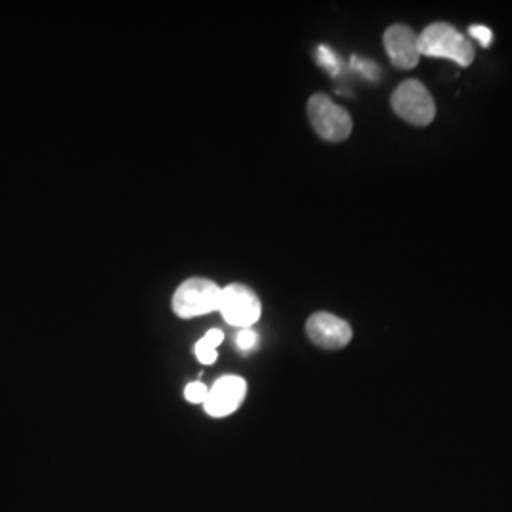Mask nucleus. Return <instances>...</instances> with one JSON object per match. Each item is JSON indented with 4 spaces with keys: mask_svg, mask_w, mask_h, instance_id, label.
<instances>
[{
    "mask_svg": "<svg viewBox=\"0 0 512 512\" xmlns=\"http://www.w3.org/2000/svg\"><path fill=\"white\" fill-rule=\"evenodd\" d=\"M393 110L412 126H429L435 120V101L418 80H406L391 95Z\"/></svg>",
    "mask_w": 512,
    "mask_h": 512,
    "instance_id": "4",
    "label": "nucleus"
},
{
    "mask_svg": "<svg viewBox=\"0 0 512 512\" xmlns=\"http://www.w3.org/2000/svg\"><path fill=\"white\" fill-rule=\"evenodd\" d=\"M385 52L397 69H414L420 63L418 35L406 25H391L385 31Z\"/></svg>",
    "mask_w": 512,
    "mask_h": 512,
    "instance_id": "8",
    "label": "nucleus"
},
{
    "mask_svg": "<svg viewBox=\"0 0 512 512\" xmlns=\"http://www.w3.org/2000/svg\"><path fill=\"white\" fill-rule=\"evenodd\" d=\"M308 116L317 135L329 143H342L351 135L353 122L348 110L336 105L325 93H317L308 101Z\"/></svg>",
    "mask_w": 512,
    "mask_h": 512,
    "instance_id": "2",
    "label": "nucleus"
},
{
    "mask_svg": "<svg viewBox=\"0 0 512 512\" xmlns=\"http://www.w3.org/2000/svg\"><path fill=\"white\" fill-rule=\"evenodd\" d=\"M420 55L444 57L456 61L461 67H469L475 61V48L469 38L459 35L448 23H433L418 35Z\"/></svg>",
    "mask_w": 512,
    "mask_h": 512,
    "instance_id": "1",
    "label": "nucleus"
},
{
    "mask_svg": "<svg viewBox=\"0 0 512 512\" xmlns=\"http://www.w3.org/2000/svg\"><path fill=\"white\" fill-rule=\"evenodd\" d=\"M256 344H258V336H256L255 330H239L238 336H236V346H238L239 351L249 353V351H253L256 348Z\"/></svg>",
    "mask_w": 512,
    "mask_h": 512,
    "instance_id": "12",
    "label": "nucleus"
},
{
    "mask_svg": "<svg viewBox=\"0 0 512 512\" xmlns=\"http://www.w3.org/2000/svg\"><path fill=\"white\" fill-rule=\"evenodd\" d=\"M317 61H319V65H321L327 73L332 74V76H336V74L340 73V69H342L340 57L334 54L327 46H319V48H317Z\"/></svg>",
    "mask_w": 512,
    "mask_h": 512,
    "instance_id": "9",
    "label": "nucleus"
},
{
    "mask_svg": "<svg viewBox=\"0 0 512 512\" xmlns=\"http://www.w3.org/2000/svg\"><path fill=\"white\" fill-rule=\"evenodd\" d=\"M351 65H353V69H357L359 73L365 74L368 80H376V78H378V67H376L372 61L359 59L357 55H353V57H351Z\"/></svg>",
    "mask_w": 512,
    "mask_h": 512,
    "instance_id": "13",
    "label": "nucleus"
},
{
    "mask_svg": "<svg viewBox=\"0 0 512 512\" xmlns=\"http://www.w3.org/2000/svg\"><path fill=\"white\" fill-rule=\"evenodd\" d=\"M469 35L476 38L482 46H490V44H492V38H494L492 29L486 27V25H473V27L469 29Z\"/></svg>",
    "mask_w": 512,
    "mask_h": 512,
    "instance_id": "14",
    "label": "nucleus"
},
{
    "mask_svg": "<svg viewBox=\"0 0 512 512\" xmlns=\"http://www.w3.org/2000/svg\"><path fill=\"white\" fill-rule=\"evenodd\" d=\"M207 393H209V387H205L202 382H194V384L186 385L184 389V397L188 403L203 404L207 399Z\"/></svg>",
    "mask_w": 512,
    "mask_h": 512,
    "instance_id": "11",
    "label": "nucleus"
},
{
    "mask_svg": "<svg viewBox=\"0 0 512 512\" xmlns=\"http://www.w3.org/2000/svg\"><path fill=\"white\" fill-rule=\"evenodd\" d=\"M220 293L222 289L211 279H186L173 294V311L183 319L219 311Z\"/></svg>",
    "mask_w": 512,
    "mask_h": 512,
    "instance_id": "3",
    "label": "nucleus"
},
{
    "mask_svg": "<svg viewBox=\"0 0 512 512\" xmlns=\"http://www.w3.org/2000/svg\"><path fill=\"white\" fill-rule=\"evenodd\" d=\"M219 311L228 325L239 329H251L260 319L262 304L253 289L234 283L222 289Z\"/></svg>",
    "mask_w": 512,
    "mask_h": 512,
    "instance_id": "5",
    "label": "nucleus"
},
{
    "mask_svg": "<svg viewBox=\"0 0 512 512\" xmlns=\"http://www.w3.org/2000/svg\"><path fill=\"white\" fill-rule=\"evenodd\" d=\"M306 332L315 346L325 349L346 348L353 336L349 323L329 311L313 313L306 323Z\"/></svg>",
    "mask_w": 512,
    "mask_h": 512,
    "instance_id": "6",
    "label": "nucleus"
},
{
    "mask_svg": "<svg viewBox=\"0 0 512 512\" xmlns=\"http://www.w3.org/2000/svg\"><path fill=\"white\" fill-rule=\"evenodd\" d=\"M247 395V384L239 376H224L209 389L205 412L213 418H226L238 410Z\"/></svg>",
    "mask_w": 512,
    "mask_h": 512,
    "instance_id": "7",
    "label": "nucleus"
},
{
    "mask_svg": "<svg viewBox=\"0 0 512 512\" xmlns=\"http://www.w3.org/2000/svg\"><path fill=\"white\" fill-rule=\"evenodd\" d=\"M196 355L203 365H213L217 361V348L203 336L202 340L196 344Z\"/></svg>",
    "mask_w": 512,
    "mask_h": 512,
    "instance_id": "10",
    "label": "nucleus"
}]
</instances>
